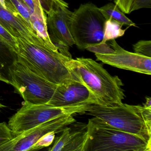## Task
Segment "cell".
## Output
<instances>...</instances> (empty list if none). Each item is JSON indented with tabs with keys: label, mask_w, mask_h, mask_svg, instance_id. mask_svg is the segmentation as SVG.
I'll return each mask as SVG.
<instances>
[{
	"label": "cell",
	"mask_w": 151,
	"mask_h": 151,
	"mask_svg": "<svg viewBox=\"0 0 151 151\" xmlns=\"http://www.w3.org/2000/svg\"><path fill=\"white\" fill-rule=\"evenodd\" d=\"M73 79L86 86L94 104L115 106L123 103V83L117 76H112L102 65L90 58H71L66 63Z\"/></svg>",
	"instance_id": "obj_1"
},
{
	"label": "cell",
	"mask_w": 151,
	"mask_h": 151,
	"mask_svg": "<svg viewBox=\"0 0 151 151\" xmlns=\"http://www.w3.org/2000/svg\"><path fill=\"white\" fill-rule=\"evenodd\" d=\"M16 53L18 61L53 83L62 84L74 80L66 66L71 58L51 49L46 44H33L17 38Z\"/></svg>",
	"instance_id": "obj_2"
},
{
	"label": "cell",
	"mask_w": 151,
	"mask_h": 151,
	"mask_svg": "<svg viewBox=\"0 0 151 151\" xmlns=\"http://www.w3.org/2000/svg\"><path fill=\"white\" fill-rule=\"evenodd\" d=\"M84 114L100 118L114 127L151 141V107L122 103L115 106L91 104Z\"/></svg>",
	"instance_id": "obj_3"
},
{
	"label": "cell",
	"mask_w": 151,
	"mask_h": 151,
	"mask_svg": "<svg viewBox=\"0 0 151 151\" xmlns=\"http://www.w3.org/2000/svg\"><path fill=\"white\" fill-rule=\"evenodd\" d=\"M84 151H151V141L125 132L94 117L87 124Z\"/></svg>",
	"instance_id": "obj_4"
},
{
	"label": "cell",
	"mask_w": 151,
	"mask_h": 151,
	"mask_svg": "<svg viewBox=\"0 0 151 151\" xmlns=\"http://www.w3.org/2000/svg\"><path fill=\"white\" fill-rule=\"evenodd\" d=\"M105 21L96 5L92 3L81 4L72 12L69 21L70 31L75 45L84 50L101 42Z\"/></svg>",
	"instance_id": "obj_5"
},
{
	"label": "cell",
	"mask_w": 151,
	"mask_h": 151,
	"mask_svg": "<svg viewBox=\"0 0 151 151\" xmlns=\"http://www.w3.org/2000/svg\"><path fill=\"white\" fill-rule=\"evenodd\" d=\"M87 106L57 107L47 104H32L24 102L22 106L9 118L8 125L15 137L55 118L76 114H84Z\"/></svg>",
	"instance_id": "obj_6"
},
{
	"label": "cell",
	"mask_w": 151,
	"mask_h": 151,
	"mask_svg": "<svg viewBox=\"0 0 151 151\" xmlns=\"http://www.w3.org/2000/svg\"><path fill=\"white\" fill-rule=\"evenodd\" d=\"M11 85L15 92L24 102L30 104H47L58 85L34 73L18 60L11 69Z\"/></svg>",
	"instance_id": "obj_7"
},
{
	"label": "cell",
	"mask_w": 151,
	"mask_h": 151,
	"mask_svg": "<svg viewBox=\"0 0 151 151\" xmlns=\"http://www.w3.org/2000/svg\"><path fill=\"white\" fill-rule=\"evenodd\" d=\"M75 122L72 115L49 120L15 136L0 145V151H30L33 145L45 134L51 132L60 133L66 126Z\"/></svg>",
	"instance_id": "obj_8"
},
{
	"label": "cell",
	"mask_w": 151,
	"mask_h": 151,
	"mask_svg": "<svg viewBox=\"0 0 151 151\" xmlns=\"http://www.w3.org/2000/svg\"><path fill=\"white\" fill-rule=\"evenodd\" d=\"M68 7L60 6L47 14V25L49 37L58 51L67 57L71 55L69 47L75 45L69 29L72 12Z\"/></svg>",
	"instance_id": "obj_9"
},
{
	"label": "cell",
	"mask_w": 151,
	"mask_h": 151,
	"mask_svg": "<svg viewBox=\"0 0 151 151\" xmlns=\"http://www.w3.org/2000/svg\"><path fill=\"white\" fill-rule=\"evenodd\" d=\"M109 45L114 52L108 54L95 53L97 60L118 68L151 75V58L124 50L115 39L110 40Z\"/></svg>",
	"instance_id": "obj_10"
},
{
	"label": "cell",
	"mask_w": 151,
	"mask_h": 151,
	"mask_svg": "<svg viewBox=\"0 0 151 151\" xmlns=\"http://www.w3.org/2000/svg\"><path fill=\"white\" fill-rule=\"evenodd\" d=\"M48 105L57 107L94 104L88 89L81 83L75 80L58 85Z\"/></svg>",
	"instance_id": "obj_11"
},
{
	"label": "cell",
	"mask_w": 151,
	"mask_h": 151,
	"mask_svg": "<svg viewBox=\"0 0 151 151\" xmlns=\"http://www.w3.org/2000/svg\"><path fill=\"white\" fill-rule=\"evenodd\" d=\"M55 137L49 151H84L87 138V124L75 122Z\"/></svg>",
	"instance_id": "obj_12"
},
{
	"label": "cell",
	"mask_w": 151,
	"mask_h": 151,
	"mask_svg": "<svg viewBox=\"0 0 151 151\" xmlns=\"http://www.w3.org/2000/svg\"><path fill=\"white\" fill-rule=\"evenodd\" d=\"M0 25L15 37L23 39L33 44H46L37 36L20 14H14L8 11L1 4Z\"/></svg>",
	"instance_id": "obj_13"
},
{
	"label": "cell",
	"mask_w": 151,
	"mask_h": 151,
	"mask_svg": "<svg viewBox=\"0 0 151 151\" xmlns=\"http://www.w3.org/2000/svg\"><path fill=\"white\" fill-rule=\"evenodd\" d=\"M30 20L32 27L37 36L42 40L51 49L58 51L49 37L47 25V17L41 3L36 5L34 11L30 14Z\"/></svg>",
	"instance_id": "obj_14"
},
{
	"label": "cell",
	"mask_w": 151,
	"mask_h": 151,
	"mask_svg": "<svg viewBox=\"0 0 151 151\" xmlns=\"http://www.w3.org/2000/svg\"><path fill=\"white\" fill-rule=\"evenodd\" d=\"M17 60V54L0 40V77L2 82L12 85L11 69Z\"/></svg>",
	"instance_id": "obj_15"
},
{
	"label": "cell",
	"mask_w": 151,
	"mask_h": 151,
	"mask_svg": "<svg viewBox=\"0 0 151 151\" xmlns=\"http://www.w3.org/2000/svg\"><path fill=\"white\" fill-rule=\"evenodd\" d=\"M99 9L106 20L111 18L123 25L137 27L136 24L127 17L115 4L109 3L99 8Z\"/></svg>",
	"instance_id": "obj_16"
},
{
	"label": "cell",
	"mask_w": 151,
	"mask_h": 151,
	"mask_svg": "<svg viewBox=\"0 0 151 151\" xmlns=\"http://www.w3.org/2000/svg\"><path fill=\"white\" fill-rule=\"evenodd\" d=\"M123 25L111 18L106 19L104 26V38L102 41L106 42L124 36L129 28L122 29Z\"/></svg>",
	"instance_id": "obj_17"
},
{
	"label": "cell",
	"mask_w": 151,
	"mask_h": 151,
	"mask_svg": "<svg viewBox=\"0 0 151 151\" xmlns=\"http://www.w3.org/2000/svg\"><path fill=\"white\" fill-rule=\"evenodd\" d=\"M55 134L54 132H51L44 135L33 145L31 151L39 150L49 146L54 142Z\"/></svg>",
	"instance_id": "obj_18"
},
{
	"label": "cell",
	"mask_w": 151,
	"mask_h": 151,
	"mask_svg": "<svg viewBox=\"0 0 151 151\" xmlns=\"http://www.w3.org/2000/svg\"><path fill=\"white\" fill-rule=\"evenodd\" d=\"M134 52L151 58V41L139 40L133 46Z\"/></svg>",
	"instance_id": "obj_19"
},
{
	"label": "cell",
	"mask_w": 151,
	"mask_h": 151,
	"mask_svg": "<svg viewBox=\"0 0 151 151\" xmlns=\"http://www.w3.org/2000/svg\"><path fill=\"white\" fill-rule=\"evenodd\" d=\"M0 40L4 42L10 49L16 53L17 51V38L13 37L1 25Z\"/></svg>",
	"instance_id": "obj_20"
},
{
	"label": "cell",
	"mask_w": 151,
	"mask_h": 151,
	"mask_svg": "<svg viewBox=\"0 0 151 151\" xmlns=\"http://www.w3.org/2000/svg\"><path fill=\"white\" fill-rule=\"evenodd\" d=\"M17 10L32 29L31 24L30 14L29 8L21 0H10Z\"/></svg>",
	"instance_id": "obj_21"
},
{
	"label": "cell",
	"mask_w": 151,
	"mask_h": 151,
	"mask_svg": "<svg viewBox=\"0 0 151 151\" xmlns=\"http://www.w3.org/2000/svg\"><path fill=\"white\" fill-rule=\"evenodd\" d=\"M44 12L47 14L60 6L68 7V4L63 0H40Z\"/></svg>",
	"instance_id": "obj_22"
},
{
	"label": "cell",
	"mask_w": 151,
	"mask_h": 151,
	"mask_svg": "<svg viewBox=\"0 0 151 151\" xmlns=\"http://www.w3.org/2000/svg\"><path fill=\"white\" fill-rule=\"evenodd\" d=\"M86 50L94 53L108 54L113 52L114 49L106 42H101L90 46L86 48Z\"/></svg>",
	"instance_id": "obj_23"
},
{
	"label": "cell",
	"mask_w": 151,
	"mask_h": 151,
	"mask_svg": "<svg viewBox=\"0 0 151 151\" xmlns=\"http://www.w3.org/2000/svg\"><path fill=\"white\" fill-rule=\"evenodd\" d=\"M14 137L7 124L5 122L0 123V145L8 142Z\"/></svg>",
	"instance_id": "obj_24"
},
{
	"label": "cell",
	"mask_w": 151,
	"mask_h": 151,
	"mask_svg": "<svg viewBox=\"0 0 151 151\" xmlns=\"http://www.w3.org/2000/svg\"><path fill=\"white\" fill-rule=\"evenodd\" d=\"M115 4L124 14H130L133 0H114Z\"/></svg>",
	"instance_id": "obj_25"
},
{
	"label": "cell",
	"mask_w": 151,
	"mask_h": 151,
	"mask_svg": "<svg viewBox=\"0 0 151 151\" xmlns=\"http://www.w3.org/2000/svg\"><path fill=\"white\" fill-rule=\"evenodd\" d=\"M151 8V0H133L130 9V13L141 9Z\"/></svg>",
	"instance_id": "obj_26"
},
{
	"label": "cell",
	"mask_w": 151,
	"mask_h": 151,
	"mask_svg": "<svg viewBox=\"0 0 151 151\" xmlns=\"http://www.w3.org/2000/svg\"><path fill=\"white\" fill-rule=\"evenodd\" d=\"M143 106L147 107H151V99L150 98H146V102Z\"/></svg>",
	"instance_id": "obj_27"
},
{
	"label": "cell",
	"mask_w": 151,
	"mask_h": 151,
	"mask_svg": "<svg viewBox=\"0 0 151 151\" xmlns=\"http://www.w3.org/2000/svg\"><path fill=\"white\" fill-rule=\"evenodd\" d=\"M5 107L6 106H5L4 105H3V104H1V103L0 102V110H1V109Z\"/></svg>",
	"instance_id": "obj_28"
},
{
	"label": "cell",
	"mask_w": 151,
	"mask_h": 151,
	"mask_svg": "<svg viewBox=\"0 0 151 151\" xmlns=\"http://www.w3.org/2000/svg\"><path fill=\"white\" fill-rule=\"evenodd\" d=\"M0 81H2V79H1V78L0 77Z\"/></svg>",
	"instance_id": "obj_29"
},
{
	"label": "cell",
	"mask_w": 151,
	"mask_h": 151,
	"mask_svg": "<svg viewBox=\"0 0 151 151\" xmlns=\"http://www.w3.org/2000/svg\"></svg>",
	"instance_id": "obj_30"
}]
</instances>
